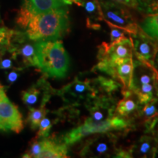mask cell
<instances>
[{
	"instance_id": "6da1fadb",
	"label": "cell",
	"mask_w": 158,
	"mask_h": 158,
	"mask_svg": "<svg viewBox=\"0 0 158 158\" xmlns=\"http://www.w3.org/2000/svg\"><path fill=\"white\" fill-rule=\"evenodd\" d=\"M17 25L33 41L59 40L70 27L68 7L36 13L23 2L18 12Z\"/></svg>"
},
{
	"instance_id": "7a4b0ae2",
	"label": "cell",
	"mask_w": 158,
	"mask_h": 158,
	"mask_svg": "<svg viewBox=\"0 0 158 158\" xmlns=\"http://www.w3.org/2000/svg\"><path fill=\"white\" fill-rule=\"evenodd\" d=\"M36 67L51 78L66 76L70 65L67 51L59 40H40L35 42Z\"/></svg>"
},
{
	"instance_id": "3957f363",
	"label": "cell",
	"mask_w": 158,
	"mask_h": 158,
	"mask_svg": "<svg viewBox=\"0 0 158 158\" xmlns=\"http://www.w3.org/2000/svg\"><path fill=\"white\" fill-rule=\"evenodd\" d=\"M134 68L129 90L137 96L140 104L144 105L158 98V76L149 63L133 60Z\"/></svg>"
},
{
	"instance_id": "277c9868",
	"label": "cell",
	"mask_w": 158,
	"mask_h": 158,
	"mask_svg": "<svg viewBox=\"0 0 158 158\" xmlns=\"http://www.w3.org/2000/svg\"><path fill=\"white\" fill-rule=\"evenodd\" d=\"M128 126V122L122 116H113L103 122H91L85 120L84 123L66 133L62 141L66 145L73 144L82 138L94 133H106L111 130H122Z\"/></svg>"
},
{
	"instance_id": "5b68a950",
	"label": "cell",
	"mask_w": 158,
	"mask_h": 158,
	"mask_svg": "<svg viewBox=\"0 0 158 158\" xmlns=\"http://www.w3.org/2000/svg\"><path fill=\"white\" fill-rule=\"evenodd\" d=\"M103 21L126 30L130 35L138 31V27L127 6L112 0H99Z\"/></svg>"
},
{
	"instance_id": "8992f818",
	"label": "cell",
	"mask_w": 158,
	"mask_h": 158,
	"mask_svg": "<svg viewBox=\"0 0 158 158\" xmlns=\"http://www.w3.org/2000/svg\"><path fill=\"white\" fill-rule=\"evenodd\" d=\"M7 51L20 70H23L28 67H36L35 41L29 39L23 31L14 30Z\"/></svg>"
},
{
	"instance_id": "52a82bcc",
	"label": "cell",
	"mask_w": 158,
	"mask_h": 158,
	"mask_svg": "<svg viewBox=\"0 0 158 158\" xmlns=\"http://www.w3.org/2000/svg\"><path fill=\"white\" fill-rule=\"evenodd\" d=\"M54 94V89L48 81L41 78L28 89L23 91L21 99L29 108H43Z\"/></svg>"
},
{
	"instance_id": "ba28073f",
	"label": "cell",
	"mask_w": 158,
	"mask_h": 158,
	"mask_svg": "<svg viewBox=\"0 0 158 158\" xmlns=\"http://www.w3.org/2000/svg\"><path fill=\"white\" fill-rule=\"evenodd\" d=\"M23 128L22 115L5 94L0 100V130L19 133Z\"/></svg>"
},
{
	"instance_id": "9c48e42d",
	"label": "cell",
	"mask_w": 158,
	"mask_h": 158,
	"mask_svg": "<svg viewBox=\"0 0 158 158\" xmlns=\"http://www.w3.org/2000/svg\"><path fill=\"white\" fill-rule=\"evenodd\" d=\"M58 94L65 102L76 103L94 98L96 90L89 80L81 81L76 78L73 81L59 90Z\"/></svg>"
},
{
	"instance_id": "30bf717a",
	"label": "cell",
	"mask_w": 158,
	"mask_h": 158,
	"mask_svg": "<svg viewBox=\"0 0 158 158\" xmlns=\"http://www.w3.org/2000/svg\"><path fill=\"white\" fill-rule=\"evenodd\" d=\"M116 138L111 134H104L92 139L81 150L83 157H110L116 153Z\"/></svg>"
},
{
	"instance_id": "8fae6325",
	"label": "cell",
	"mask_w": 158,
	"mask_h": 158,
	"mask_svg": "<svg viewBox=\"0 0 158 158\" xmlns=\"http://www.w3.org/2000/svg\"><path fill=\"white\" fill-rule=\"evenodd\" d=\"M133 45L131 37H124L109 45L103 43L99 51V59L114 60L133 57Z\"/></svg>"
},
{
	"instance_id": "7c38bea8",
	"label": "cell",
	"mask_w": 158,
	"mask_h": 158,
	"mask_svg": "<svg viewBox=\"0 0 158 158\" xmlns=\"http://www.w3.org/2000/svg\"><path fill=\"white\" fill-rule=\"evenodd\" d=\"M130 35L133 41V52L135 53L137 58L152 65L154 57L158 48L157 45L152 40L144 33H141L139 30Z\"/></svg>"
},
{
	"instance_id": "4fadbf2b",
	"label": "cell",
	"mask_w": 158,
	"mask_h": 158,
	"mask_svg": "<svg viewBox=\"0 0 158 158\" xmlns=\"http://www.w3.org/2000/svg\"><path fill=\"white\" fill-rule=\"evenodd\" d=\"M115 105L111 100L107 98H102L97 100L89 108L90 115L86 121L91 122H103L114 116Z\"/></svg>"
},
{
	"instance_id": "5bb4252c",
	"label": "cell",
	"mask_w": 158,
	"mask_h": 158,
	"mask_svg": "<svg viewBox=\"0 0 158 158\" xmlns=\"http://www.w3.org/2000/svg\"><path fill=\"white\" fill-rule=\"evenodd\" d=\"M73 4L81 7L84 9L88 28L99 29L100 23L103 21L99 0H70Z\"/></svg>"
},
{
	"instance_id": "9a60e30c",
	"label": "cell",
	"mask_w": 158,
	"mask_h": 158,
	"mask_svg": "<svg viewBox=\"0 0 158 158\" xmlns=\"http://www.w3.org/2000/svg\"><path fill=\"white\" fill-rule=\"evenodd\" d=\"M67 145L53 138H43V148L38 158L68 157Z\"/></svg>"
},
{
	"instance_id": "2e32d148",
	"label": "cell",
	"mask_w": 158,
	"mask_h": 158,
	"mask_svg": "<svg viewBox=\"0 0 158 158\" xmlns=\"http://www.w3.org/2000/svg\"><path fill=\"white\" fill-rule=\"evenodd\" d=\"M158 147V138L155 135H144L132 149L133 155L140 157H155Z\"/></svg>"
},
{
	"instance_id": "e0dca14e",
	"label": "cell",
	"mask_w": 158,
	"mask_h": 158,
	"mask_svg": "<svg viewBox=\"0 0 158 158\" xmlns=\"http://www.w3.org/2000/svg\"><path fill=\"white\" fill-rule=\"evenodd\" d=\"M24 2L36 13H43L72 5L70 0H24Z\"/></svg>"
},
{
	"instance_id": "ac0fdd59",
	"label": "cell",
	"mask_w": 158,
	"mask_h": 158,
	"mask_svg": "<svg viewBox=\"0 0 158 158\" xmlns=\"http://www.w3.org/2000/svg\"><path fill=\"white\" fill-rule=\"evenodd\" d=\"M138 27L149 38L158 41V13L147 15Z\"/></svg>"
},
{
	"instance_id": "d6986e66",
	"label": "cell",
	"mask_w": 158,
	"mask_h": 158,
	"mask_svg": "<svg viewBox=\"0 0 158 158\" xmlns=\"http://www.w3.org/2000/svg\"><path fill=\"white\" fill-rule=\"evenodd\" d=\"M132 92L130 90H127L124 94V98L118 102L116 110L120 116H128L138 109L139 102L131 96Z\"/></svg>"
},
{
	"instance_id": "ffe728a7",
	"label": "cell",
	"mask_w": 158,
	"mask_h": 158,
	"mask_svg": "<svg viewBox=\"0 0 158 158\" xmlns=\"http://www.w3.org/2000/svg\"><path fill=\"white\" fill-rule=\"evenodd\" d=\"M29 114L27 116V122L32 130H37L40 122L48 114V110L45 107L39 108H29Z\"/></svg>"
},
{
	"instance_id": "44dd1931",
	"label": "cell",
	"mask_w": 158,
	"mask_h": 158,
	"mask_svg": "<svg viewBox=\"0 0 158 158\" xmlns=\"http://www.w3.org/2000/svg\"><path fill=\"white\" fill-rule=\"evenodd\" d=\"M58 118H52L50 117H47L46 116L41 120V122H40L38 129V132H37V137L38 138H47L50 133L51 129L52 128L53 125L55 123H56V122L58 121Z\"/></svg>"
},
{
	"instance_id": "7402d4cb",
	"label": "cell",
	"mask_w": 158,
	"mask_h": 158,
	"mask_svg": "<svg viewBox=\"0 0 158 158\" xmlns=\"http://www.w3.org/2000/svg\"><path fill=\"white\" fill-rule=\"evenodd\" d=\"M43 148V138L36 137L35 139L30 142L29 148L27 149L25 153L23 154V157L32 158L37 157L40 153Z\"/></svg>"
},
{
	"instance_id": "603a6c76",
	"label": "cell",
	"mask_w": 158,
	"mask_h": 158,
	"mask_svg": "<svg viewBox=\"0 0 158 158\" xmlns=\"http://www.w3.org/2000/svg\"><path fill=\"white\" fill-rule=\"evenodd\" d=\"M136 9L148 14L158 13V0H138Z\"/></svg>"
},
{
	"instance_id": "cb8c5ba5",
	"label": "cell",
	"mask_w": 158,
	"mask_h": 158,
	"mask_svg": "<svg viewBox=\"0 0 158 158\" xmlns=\"http://www.w3.org/2000/svg\"><path fill=\"white\" fill-rule=\"evenodd\" d=\"M158 98L154 99L151 101L144 104L142 109V115L147 118V120H151L152 118L158 116Z\"/></svg>"
},
{
	"instance_id": "d4e9b609",
	"label": "cell",
	"mask_w": 158,
	"mask_h": 158,
	"mask_svg": "<svg viewBox=\"0 0 158 158\" xmlns=\"http://www.w3.org/2000/svg\"><path fill=\"white\" fill-rule=\"evenodd\" d=\"M13 33L14 29H10L5 26L0 27V50L8 48Z\"/></svg>"
},
{
	"instance_id": "484cf974",
	"label": "cell",
	"mask_w": 158,
	"mask_h": 158,
	"mask_svg": "<svg viewBox=\"0 0 158 158\" xmlns=\"http://www.w3.org/2000/svg\"><path fill=\"white\" fill-rule=\"evenodd\" d=\"M110 29V43L115 42L118 40H121L124 37H126V35L130 33L124 29L115 27L111 24H108Z\"/></svg>"
},
{
	"instance_id": "4316f807",
	"label": "cell",
	"mask_w": 158,
	"mask_h": 158,
	"mask_svg": "<svg viewBox=\"0 0 158 158\" xmlns=\"http://www.w3.org/2000/svg\"><path fill=\"white\" fill-rule=\"evenodd\" d=\"M21 71L22 70H18V69H11L8 72H7L6 78H7V81L9 85L13 84L16 81Z\"/></svg>"
},
{
	"instance_id": "83f0119b",
	"label": "cell",
	"mask_w": 158,
	"mask_h": 158,
	"mask_svg": "<svg viewBox=\"0 0 158 158\" xmlns=\"http://www.w3.org/2000/svg\"><path fill=\"white\" fill-rule=\"evenodd\" d=\"M116 2L122 4L127 7H132V8H137L138 0H112Z\"/></svg>"
},
{
	"instance_id": "f1b7e54d",
	"label": "cell",
	"mask_w": 158,
	"mask_h": 158,
	"mask_svg": "<svg viewBox=\"0 0 158 158\" xmlns=\"http://www.w3.org/2000/svg\"><path fill=\"white\" fill-rule=\"evenodd\" d=\"M152 66H153V68H155V70L156 71V73H157V75L158 76V48L157 50V52H156V54H155V57H154Z\"/></svg>"
},
{
	"instance_id": "f546056e",
	"label": "cell",
	"mask_w": 158,
	"mask_h": 158,
	"mask_svg": "<svg viewBox=\"0 0 158 158\" xmlns=\"http://www.w3.org/2000/svg\"><path fill=\"white\" fill-rule=\"evenodd\" d=\"M6 94L5 92V86H4L3 85L0 84V100L2 98L3 96H5Z\"/></svg>"
},
{
	"instance_id": "4dcf8cb0",
	"label": "cell",
	"mask_w": 158,
	"mask_h": 158,
	"mask_svg": "<svg viewBox=\"0 0 158 158\" xmlns=\"http://www.w3.org/2000/svg\"><path fill=\"white\" fill-rule=\"evenodd\" d=\"M6 50H7V49H5V50H0V64H1L2 59L3 55H4V54H5Z\"/></svg>"
},
{
	"instance_id": "1f68e13d",
	"label": "cell",
	"mask_w": 158,
	"mask_h": 158,
	"mask_svg": "<svg viewBox=\"0 0 158 158\" xmlns=\"http://www.w3.org/2000/svg\"><path fill=\"white\" fill-rule=\"evenodd\" d=\"M1 26H4V23H3L2 19L1 18V15H0V27H1Z\"/></svg>"
}]
</instances>
